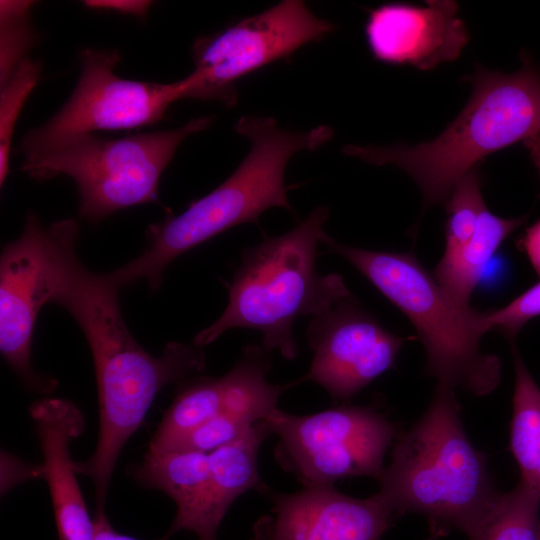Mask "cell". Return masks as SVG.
I'll list each match as a JSON object with an SVG mask.
<instances>
[{
  "label": "cell",
  "mask_w": 540,
  "mask_h": 540,
  "mask_svg": "<svg viewBox=\"0 0 540 540\" xmlns=\"http://www.w3.org/2000/svg\"><path fill=\"white\" fill-rule=\"evenodd\" d=\"M118 288L105 274L88 270L76 244L65 250L52 303L63 306L81 328L91 350L98 390L99 435L92 456L75 462L95 487L103 511L120 453L166 386L204 370V347L169 342L161 356L149 354L132 336L121 314Z\"/></svg>",
  "instance_id": "1"
},
{
  "label": "cell",
  "mask_w": 540,
  "mask_h": 540,
  "mask_svg": "<svg viewBox=\"0 0 540 540\" xmlns=\"http://www.w3.org/2000/svg\"><path fill=\"white\" fill-rule=\"evenodd\" d=\"M236 132L251 142L247 156L222 184L196 200L181 214L148 227L145 250L106 274L118 289L145 280L156 290L167 266L180 255L242 223H257L272 207L292 210L284 183L289 159L314 150L333 135L321 125L305 132L280 128L273 118L243 116Z\"/></svg>",
  "instance_id": "2"
},
{
  "label": "cell",
  "mask_w": 540,
  "mask_h": 540,
  "mask_svg": "<svg viewBox=\"0 0 540 540\" xmlns=\"http://www.w3.org/2000/svg\"><path fill=\"white\" fill-rule=\"evenodd\" d=\"M379 482L378 493L397 515H425L469 540L479 539L502 495L463 428L454 389L441 384L420 419L398 437Z\"/></svg>",
  "instance_id": "3"
},
{
  "label": "cell",
  "mask_w": 540,
  "mask_h": 540,
  "mask_svg": "<svg viewBox=\"0 0 540 540\" xmlns=\"http://www.w3.org/2000/svg\"><path fill=\"white\" fill-rule=\"evenodd\" d=\"M464 79L472 84L471 97L434 140L346 145L343 153L372 165H395L416 182L425 207L445 204L458 180L486 156L540 135V71L531 61L511 74L480 66Z\"/></svg>",
  "instance_id": "4"
},
{
  "label": "cell",
  "mask_w": 540,
  "mask_h": 540,
  "mask_svg": "<svg viewBox=\"0 0 540 540\" xmlns=\"http://www.w3.org/2000/svg\"><path fill=\"white\" fill-rule=\"evenodd\" d=\"M329 211L316 207L287 233L266 237L246 248L221 316L200 331L193 343L205 347L227 330L255 329L262 346L287 360L298 354L293 326L301 317H315L351 292L341 275H321L316 269L318 244L326 232Z\"/></svg>",
  "instance_id": "5"
},
{
  "label": "cell",
  "mask_w": 540,
  "mask_h": 540,
  "mask_svg": "<svg viewBox=\"0 0 540 540\" xmlns=\"http://www.w3.org/2000/svg\"><path fill=\"white\" fill-rule=\"evenodd\" d=\"M322 243L352 264L408 317L424 346L427 371L438 384L476 396L496 389L501 361L480 348L481 338L490 331L485 312L458 306L411 253L348 246L327 233Z\"/></svg>",
  "instance_id": "6"
},
{
  "label": "cell",
  "mask_w": 540,
  "mask_h": 540,
  "mask_svg": "<svg viewBox=\"0 0 540 540\" xmlns=\"http://www.w3.org/2000/svg\"><path fill=\"white\" fill-rule=\"evenodd\" d=\"M211 123L212 117H199L173 130L118 139L80 134L26 157L21 170L37 181L71 177L80 216L97 222L121 209L157 202L160 177L178 146Z\"/></svg>",
  "instance_id": "7"
},
{
  "label": "cell",
  "mask_w": 540,
  "mask_h": 540,
  "mask_svg": "<svg viewBox=\"0 0 540 540\" xmlns=\"http://www.w3.org/2000/svg\"><path fill=\"white\" fill-rule=\"evenodd\" d=\"M265 421L279 442L278 464L304 487L333 486L351 477L379 480L395 426L375 409L339 406L295 415L279 409Z\"/></svg>",
  "instance_id": "8"
},
{
  "label": "cell",
  "mask_w": 540,
  "mask_h": 540,
  "mask_svg": "<svg viewBox=\"0 0 540 540\" xmlns=\"http://www.w3.org/2000/svg\"><path fill=\"white\" fill-rule=\"evenodd\" d=\"M335 26L316 17L300 0H284L210 36L198 38L186 98L237 102L236 82L320 41Z\"/></svg>",
  "instance_id": "9"
},
{
  "label": "cell",
  "mask_w": 540,
  "mask_h": 540,
  "mask_svg": "<svg viewBox=\"0 0 540 540\" xmlns=\"http://www.w3.org/2000/svg\"><path fill=\"white\" fill-rule=\"evenodd\" d=\"M76 234L79 226L73 219L43 227L29 213L21 235L0 258L1 355L29 389L41 393L57 383L33 369L32 336L40 310L53 301L65 245Z\"/></svg>",
  "instance_id": "10"
},
{
  "label": "cell",
  "mask_w": 540,
  "mask_h": 540,
  "mask_svg": "<svg viewBox=\"0 0 540 540\" xmlns=\"http://www.w3.org/2000/svg\"><path fill=\"white\" fill-rule=\"evenodd\" d=\"M120 60L115 50L88 48L81 53L73 93L49 121L24 136L25 158L76 135L154 124L171 103L186 98L187 76L168 84L127 80L114 73Z\"/></svg>",
  "instance_id": "11"
},
{
  "label": "cell",
  "mask_w": 540,
  "mask_h": 540,
  "mask_svg": "<svg viewBox=\"0 0 540 540\" xmlns=\"http://www.w3.org/2000/svg\"><path fill=\"white\" fill-rule=\"evenodd\" d=\"M306 338L314 356L298 382H314L341 401L392 368L405 341L383 328L352 293L312 317Z\"/></svg>",
  "instance_id": "12"
},
{
  "label": "cell",
  "mask_w": 540,
  "mask_h": 540,
  "mask_svg": "<svg viewBox=\"0 0 540 540\" xmlns=\"http://www.w3.org/2000/svg\"><path fill=\"white\" fill-rule=\"evenodd\" d=\"M258 492L271 509L250 540H380L397 515L379 493L360 499L334 486L281 493L265 483Z\"/></svg>",
  "instance_id": "13"
},
{
  "label": "cell",
  "mask_w": 540,
  "mask_h": 540,
  "mask_svg": "<svg viewBox=\"0 0 540 540\" xmlns=\"http://www.w3.org/2000/svg\"><path fill=\"white\" fill-rule=\"evenodd\" d=\"M426 3V7L389 3L370 12L365 34L377 60L431 70L460 55L469 37L458 17V4Z\"/></svg>",
  "instance_id": "14"
},
{
  "label": "cell",
  "mask_w": 540,
  "mask_h": 540,
  "mask_svg": "<svg viewBox=\"0 0 540 540\" xmlns=\"http://www.w3.org/2000/svg\"><path fill=\"white\" fill-rule=\"evenodd\" d=\"M40 442L41 477L48 484L59 540H93L91 519L78 484L70 443L84 431L81 410L71 401L43 398L29 408Z\"/></svg>",
  "instance_id": "15"
},
{
  "label": "cell",
  "mask_w": 540,
  "mask_h": 540,
  "mask_svg": "<svg viewBox=\"0 0 540 540\" xmlns=\"http://www.w3.org/2000/svg\"><path fill=\"white\" fill-rule=\"evenodd\" d=\"M270 435V427L263 420L239 439L210 452L209 477L203 490L188 509L176 513L167 535L190 531L198 540H217L218 528L233 502L264 484L258 454Z\"/></svg>",
  "instance_id": "16"
},
{
  "label": "cell",
  "mask_w": 540,
  "mask_h": 540,
  "mask_svg": "<svg viewBox=\"0 0 540 540\" xmlns=\"http://www.w3.org/2000/svg\"><path fill=\"white\" fill-rule=\"evenodd\" d=\"M526 219L502 218L487 208L481 213L473 235L451 258H441L434 277L447 295L460 307L469 301L483 268L501 243Z\"/></svg>",
  "instance_id": "17"
},
{
  "label": "cell",
  "mask_w": 540,
  "mask_h": 540,
  "mask_svg": "<svg viewBox=\"0 0 540 540\" xmlns=\"http://www.w3.org/2000/svg\"><path fill=\"white\" fill-rule=\"evenodd\" d=\"M512 355L515 388L510 449L520 469V479L540 494V388L515 346Z\"/></svg>",
  "instance_id": "18"
},
{
  "label": "cell",
  "mask_w": 540,
  "mask_h": 540,
  "mask_svg": "<svg viewBox=\"0 0 540 540\" xmlns=\"http://www.w3.org/2000/svg\"><path fill=\"white\" fill-rule=\"evenodd\" d=\"M209 453L200 451H148L134 477L144 488L165 493L177 506L188 509L209 477Z\"/></svg>",
  "instance_id": "19"
},
{
  "label": "cell",
  "mask_w": 540,
  "mask_h": 540,
  "mask_svg": "<svg viewBox=\"0 0 540 540\" xmlns=\"http://www.w3.org/2000/svg\"><path fill=\"white\" fill-rule=\"evenodd\" d=\"M232 386V374L219 378H198L186 385L167 409L148 451L160 452L222 412Z\"/></svg>",
  "instance_id": "20"
},
{
  "label": "cell",
  "mask_w": 540,
  "mask_h": 540,
  "mask_svg": "<svg viewBox=\"0 0 540 540\" xmlns=\"http://www.w3.org/2000/svg\"><path fill=\"white\" fill-rule=\"evenodd\" d=\"M540 494L521 479L502 493L478 540H538Z\"/></svg>",
  "instance_id": "21"
},
{
  "label": "cell",
  "mask_w": 540,
  "mask_h": 540,
  "mask_svg": "<svg viewBox=\"0 0 540 540\" xmlns=\"http://www.w3.org/2000/svg\"><path fill=\"white\" fill-rule=\"evenodd\" d=\"M445 206L446 245L443 259L454 256L470 239L481 213L487 208L481 194L478 167L473 168L458 180Z\"/></svg>",
  "instance_id": "22"
},
{
  "label": "cell",
  "mask_w": 540,
  "mask_h": 540,
  "mask_svg": "<svg viewBox=\"0 0 540 540\" xmlns=\"http://www.w3.org/2000/svg\"><path fill=\"white\" fill-rule=\"evenodd\" d=\"M41 67L29 58L22 60L1 85L0 94V183L8 174L11 139L24 102L40 77Z\"/></svg>",
  "instance_id": "23"
},
{
  "label": "cell",
  "mask_w": 540,
  "mask_h": 540,
  "mask_svg": "<svg viewBox=\"0 0 540 540\" xmlns=\"http://www.w3.org/2000/svg\"><path fill=\"white\" fill-rule=\"evenodd\" d=\"M33 1L0 2V80L4 84L34 43L28 23Z\"/></svg>",
  "instance_id": "24"
},
{
  "label": "cell",
  "mask_w": 540,
  "mask_h": 540,
  "mask_svg": "<svg viewBox=\"0 0 540 540\" xmlns=\"http://www.w3.org/2000/svg\"><path fill=\"white\" fill-rule=\"evenodd\" d=\"M540 315V282L532 286L506 306L485 312L490 330L497 329L513 340L522 327Z\"/></svg>",
  "instance_id": "25"
},
{
  "label": "cell",
  "mask_w": 540,
  "mask_h": 540,
  "mask_svg": "<svg viewBox=\"0 0 540 540\" xmlns=\"http://www.w3.org/2000/svg\"><path fill=\"white\" fill-rule=\"evenodd\" d=\"M84 5L91 9L110 10L125 15H131L139 19H144L152 5L151 1H131V0H93L85 1Z\"/></svg>",
  "instance_id": "26"
},
{
  "label": "cell",
  "mask_w": 540,
  "mask_h": 540,
  "mask_svg": "<svg viewBox=\"0 0 540 540\" xmlns=\"http://www.w3.org/2000/svg\"><path fill=\"white\" fill-rule=\"evenodd\" d=\"M93 522V540H141L115 530L104 511H96ZM168 537L166 535L156 540H167Z\"/></svg>",
  "instance_id": "27"
},
{
  "label": "cell",
  "mask_w": 540,
  "mask_h": 540,
  "mask_svg": "<svg viewBox=\"0 0 540 540\" xmlns=\"http://www.w3.org/2000/svg\"><path fill=\"white\" fill-rule=\"evenodd\" d=\"M525 248L534 267L540 272V221L527 231Z\"/></svg>",
  "instance_id": "28"
},
{
  "label": "cell",
  "mask_w": 540,
  "mask_h": 540,
  "mask_svg": "<svg viewBox=\"0 0 540 540\" xmlns=\"http://www.w3.org/2000/svg\"><path fill=\"white\" fill-rule=\"evenodd\" d=\"M426 540H439L438 533L435 532L432 536L428 537Z\"/></svg>",
  "instance_id": "29"
},
{
  "label": "cell",
  "mask_w": 540,
  "mask_h": 540,
  "mask_svg": "<svg viewBox=\"0 0 540 540\" xmlns=\"http://www.w3.org/2000/svg\"><path fill=\"white\" fill-rule=\"evenodd\" d=\"M538 540H540V527L538 528Z\"/></svg>",
  "instance_id": "30"
}]
</instances>
